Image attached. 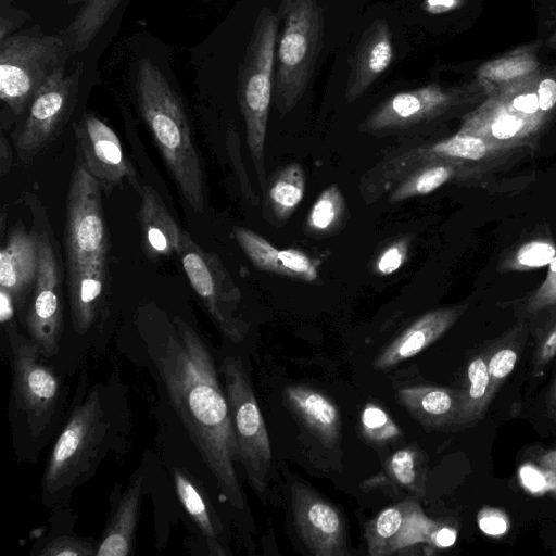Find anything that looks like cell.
<instances>
[{"mask_svg":"<svg viewBox=\"0 0 556 556\" xmlns=\"http://www.w3.org/2000/svg\"><path fill=\"white\" fill-rule=\"evenodd\" d=\"M232 235L247 257L260 270L304 282L317 280L316 262L301 250H278L264 237L244 227H235Z\"/></svg>","mask_w":556,"mask_h":556,"instance_id":"21","label":"cell"},{"mask_svg":"<svg viewBox=\"0 0 556 556\" xmlns=\"http://www.w3.org/2000/svg\"><path fill=\"white\" fill-rule=\"evenodd\" d=\"M292 412L327 447H333L341 433V417L337 405L325 393L302 384L285 388Z\"/></svg>","mask_w":556,"mask_h":556,"instance_id":"25","label":"cell"},{"mask_svg":"<svg viewBox=\"0 0 556 556\" xmlns=\"http://www.w3.org/2000/svg\"><path fill=\"white\" fill-rule=\"evenodd\" d=\"M12 0H0V11H3L11 7Z\"/></svg>","mask_w":556,"mask_h":556,"instance_id":"51","label":"cell"},{"mask_svg":"<svg viewBox=\"0 0 556 556\" xmlns=\"http://www.w3.org/2000/svg\"><path fill=\"white\" fill-rule=\"evenodd\" d=\"M177 496L206 540L211 555H226L219 542L223 527L207 496L198 483L184 470H174Z\"/></svg>","mask_w":556,"mask_h":556,"instance_id":"28","label":"cell"},{"mask_svg":"<svg viewBox=\"0 0 556 556\" xmlns=\"http://www.w3.org/2000/svg\"><path fill=\"white\" fill-rule=\"evenodd\" d=\"M169 402L215 478L220 498L243 511L245 501L236 472L238 447L226 393L213 356L182 318L151 352Z\"/></svg>","mask_w":556,"mask_h":556,"instance_id":"1","label":"cell"},{"mask_svg":"<svg viewBox=\"0 0 556 556\" xmlns=\"http://www.w3.org/2000/svg\"><path fill=\"white\" fill-rule=\"evenodd\" d=\"M438 523L426 516L416 501L406 500L389 506L366 525L368 553L386 556L417 543L429 544Z\"/></svg>","mask_w":556,"mask_h":556,"instance_id":"17","label":"cell"},{"mask_svg":"<svg viewBox=\"0 0 556 556\" xmlns=\"http://www.w3.org/2000/svg\"><path fill=\"white\" fill-rule=\"evenodd\" d=\"M13 153L7 138L1 134L0 139V176L7 175L12 165Z\"/></svg>","mask_w":556,"mask_h":556,"instance_id":"48","label":"cell"},{"mask_svg":"<svg viewBox=\"0 0 556 556\" xmlns=\"http://www.w3.org/2000/svg\"><path fill=\"white\" fill-rule=\"evenodd\" d=\"M72 53L67 38L43 34L38 27L0 40V98L21 115L46 80L65 66Z\"/></svg>","mask_w":556,"mask_h":556,"instance_id":"7","label":"cell"},{"mask_svg":"<svg viewBox=\"0 0 556 556\" xmlns=\"http://www.w3.org/2000/svg\"><path fill=\"white\" fill-rule=\"evenodd\" d=\"M459 0H425L422 9L431 14H441L458 7Z\"/></svg>","mask_w":556,"mask_h":556,"instance_id":"47","label":"cell"},{"mask_svg":"<svg viewBox=\"0 0 556 556\" xmlns=\"http://www.w3.org/2000/svg\"><path fill=\"white\" fill-rule=\"evenodd\" d=\"M29 20L26 11L8 8L0 11V40L14 34V30Z\"/></svg>","mask_w":556,"mask_h":556,"instance_id":"43","label":"cell"},{"mask_svg":"<svg viewBox=\"0 0 556 556\" xmlns=\"http://www.w3.org/2000/svg\"><path fill=\"white\" fill-rule=\"evenodd\" d=\"M361 430L368 442L378 445L389 444L402 435L390 415L374 403H367L362 410Z\"/></svg>","mask_w":556,"mask_h":556,"instance_id":"35","label":"cell"},{"mask_svg":"<svg viewBox=\"0 0 556 556\" xmlns=\"http://www.w3.org/2000/svg\"><path fill=\"white\" fill-rule=\"evenodd\" d=\"M556 257V245L548 240H531L520 245L504 262L506 270L523 271L544 267Z\"/></svg>","mask_w":556,"mask_h":556,"instance_id":"36","label":"cell"},{"mask_svg":"<svg viewBox=\"0 0 556 556\" xmlns=\"http://www.w3.org/2000/svg\"><path fill=\"white\" fill-rule=\"evenodd\" d=\"M81 73V63L70 75L60 67L36 93L15 141L22 156L37 153L59 132L75 106Z\"/></svg>","mask_w":556,"mask_h":556,"instance_id":"13","label":"cell"},{"mask_svg":"<svg viewBox=\"0 0 556 556\" xmlns=\"http://www.w3.org/2000/svg\"><path fill=\"white\" fill-rule=\"evenodd\" d=\"M410 243L409 237H402L384 247L372 263L374 273L389 276L397 271L407 261Z\"/></svg>","mask_w":556,"mask_h":556,"instance_id":"37","label":"cell"},{"mask_svg":"<svg viewBox=\"0 0 556 556\" xmlns=\"http://www.w3.org/2000/svg\"><path fill=\"white\" fill-rule=\"evenodd\" d=\"M399 403L422 426L444 428L456 426L460 390L435 386H408L397 390Z\"/></svg>","mask_w":556,"mask_h":556,"instance_id":"26","label":"cell"},{"mask_svg":"<svg viewBox=\"0 0 556 556\" xmlns=\"http://www.w3.org/2000/svg\"><path fill=\"white\" fill-rule=\"evenodd\" d=\"M40 237L21 227L14 228L0 252V288L21 307L39 269Z\"/></svg>","mask_w":556,"mask_h":556,"instance_id":"22","label":"cell"},{"mask_svg":"<svg viewBox=\"0 0 556 556\" xmlns=\"http://www.w3.org/2000/svg\"><path fill=\"white\" fill-rule=\"evenodd\" d=\"M459 96L439 85L401 91L384 99L359 124L370 136H414L422 127L444 117Z\"/></svg>","mask_w":556,"mask_h":556,"instance_id":"12","label":"cell"},{"mask_svg":"<svg viewBox=\"0 0 556 556\" xmlns=\"http://www.w3.org/2000/svg\"><path fill=\"white\" fill-rule=\"evenodd\" d=\"M124 0H86L67 28L72 53L84 51Z\"/></svg>","mask_w":556,"mask_h":556,"instance_id":"31","label":"cell"},{"mask_svg":"<svg viewBox=\"0 0 556 556\" xmlns=\"http://www.w3.org/2000/svg\"><path fill=\"white\" fill-rule=\"evenodd\" d=\"M556 356V324L538 344L533 358V375L539 376Z\"/></svg>","mask_w":556,"mask_h":556,"instance_id":"42","label":"cell"},{"mask_svg":"<svg viewBox=\"0 0 556 556\" xmlns=\"http://www.w3.org/2000/svg\"><path fill=\"white\" fill-rule=\"evenodd\" d=\"M519 480L522 488L533 495H556V470L527 463L519 469Z\"/></svg>","mask_w":556,"mask_h":556,"instance_id":"39","label":"cell"},{"mask_svg":"<svg viewBox=\"0 0 556 556\" xmlns=\"http://www.w3.org/2000/svg\"><path fill=\"white\" fill-rule=\"evenodd\" d=\"M112 434V420L100 391L94 388L73 407L48 458L42 477L47 506L61 504L88 479Z\"/></svg>","mask_w":556,"mask_h":556,"instance_id":"4","label":"cell"},{"mask_svg":"<svg viewBox=\"0 0 556 556\" xmlns=\"http://www.w3.org/2000/svg\"><path fill=\"white\" fill-rule=\"evenodd\" d=\"M98 544L93 541L68 534L48 541L39 551L40 556H91L96 555Z\"/></svg>","mask_w":556,"mask_h":556,"instance_id":"38","label":"cell"},{"mask_svg":"<svg viewBox=\"0 0 556 556\" xmlns=\"http://www.w3.org/2000/svg\"><path fill=\"white\" fill-rule=\"evenodd\" d=\"M491 152L481 138L459 131L437 141L406 144L388 152L362 176L359 197L366 204H371L406 175L424 165L435 162L467 165L488 157Z\"/></svg>","mask_w":556,"mask_h":556,"instance_id":"11","label":"cell"},{"mask_svg":"<svg viewBox=\"0 0 556 556\" xmlns=\"http://www.w3.org/2000/svg\"><path fill=\"white\" fill-rule=\"evenodd\" d=\"M278 15L264 8L257 15L238 71L237 98L245 123L247 144L262 191L266 187L265 141L273 97Z\"/></svg>","mask_w":556,"mask_h":556,"instance_id":"5","label":"cell"},{"mask_svg":"<svg viewBox=\"0 0 556 556\" xmlns=\"http://www.w3.org/2000/svg\"><path fill=\"white\" fill-rule=\"evenodd\" d=\"M139 192L141 203L138 217L147 256L156 261L177 253L184 230L178 227L159 193L151 186H143Z\"/></svg>","mask_w":556,"mask_h":556,"instance_id":"23","label":"cell"},{"mask_svg":"<svg viewBox=\"0 0 556 556\" xmlns=\"http://www.w3.org/2000/svg\"><path fill=\"white\" fill-rule=\"evenodd\" d=\"M346 201L336 184L325 188L308 211L305 229L319 237L330 236L340 230L346 218Z\"/></svg>","mask_w":556,"mask_h":556,"instance_id":"32","label":"cell"},{"mask_svg":"<svg viewBox=\"0 0 556 556\" xmlns=\"http://www.w3.org/2000/svg\"><path fill=\"white\" fill-rule=\"evenodd\" d=\"M554 305H556V257L548 264L544 281L529 299L528 311L538 313Z\"/></svg>","mask_w":556,"mask_h":556,"instance_id":"40","label":"cell"},{"mask_svg":"<svg viewBox=\"0 0 556 556\" xmlns=\"http://www.w3.org/2000/svg\"><path fill=\"white\" fill-rule=\"evenodd\" d=\"M283 28L278 41L275 106L280 117L302 99L324 39L325 16L319 0H281Z\"/></svg>","mask_w":556,"mask_h":556,"instance_id":"6","label":"cell"},{"mask_svg":"<svg viewBox=\"0 0 556 556\" xmlns=\"http://www.w3.org/2000/svg\"><path fill=\"white\" fill-rule=\"evenodd\" d=\"M306 187L302 166L292 162L279 168L266 182L264 216L275 225L285 224L301 204Z\"/></svg>","mask_w":556,"mask_h":556,"instance_id":"27","label":"cell"},{"mask_svg":"<svg viewBox=\"0 0 556 556\" xmlns=\"http://www.w3.org/2000/svg\"><path fill=\"white\" fill-rule=\"evenodd\" d=\"M536 94L540 111H549L556 104V81L551 78L543 79L539 84Z\"/></svg>","mask_w":556,"mask_h":556,"instance_id":"45","label":"cell"},{"mask_svg":"<svg viewBox=\"0 0 556 556\" xmlns=\"http://www.w3.org/2000/svg\"><path fill=\"white\" fill-rule=\"evenodd\" d=\"M77 155L101 187H114L124 180L138 187L135 168L126 157L116 132L91 113H84L75 125Z\"/></svg>","mask_w":556,"mask_h":556,"instance_id":"16","label":"cell"},{"mask_svg":"<svg viewBox=\"0 0 556 556\" xmlns=\"http://www.w3.org/2000/svg\"><path fill=\"white\" fill-rule=\"evenodd\" d=\"M12 352V406L17 426L33 443H43L62 408V384L39 346L18 333H10Z\"/></svg>","mask_w":556,"mask_h":556,"instance_id":"8","label":"cell"},{"mask_svg":"<svg viewBox=\"0 0 556 556\" xmlns=\"http://www.w3.org/2000/svg\"><path fill=\"white\" fill-rule=\"evenodd\" d=\"M177 254L218 330L231 342H241L250 327L241 309V291L218 255L202 249L186 231Z\"/></svg>","mask_w":556,"mask_h":556,"instance_id":"10","label":"cell"},{"mask_svg":"<svg viewBox=\"0 0 556 556\" xmlns=\"http://www.w3.org/2000/svg\"><path fill=\"white\" fill-rule=\"evenodd\" d=\"M86 0H66V2L70 4V5H74V4H78V3H84Z\"/></svg>","mask_w":556,"mask_h":556,"instance_id":"52","label":"cell"},{"mask_svg":"<svg viewBox=\"0 0 556 556\" xmlns=\"http://www.w3.org/2000/svg\"><path fill=\"white\" fill-rule=\"evenodd\" d=\"M477 521L480 530L490 536H502L510 528L508 516L501 509L483 507L479 510Z\"/></svg>","mask_w":556,"mask_h":556,"instance_id":"41","label":"cell"},{"mask_svg":"<svg viewBox=\"0 0 556 556\" xmlns=\"http://www.w3.org/2000/svg\"><path fill=\"white\" fill-rule=\"evenodd\" d=\"M15 306L16 305L11 293L0 288V321L2 325L11 321Z\"/></svg>","mask_w":556,"mask_h":556,"instance_id":"46","label":"cell"},{"mask_svg":"<svg viewBox=\"0 0 556 556\" xmlns=\"http://www.w3.org/2000/svg\"><path fill=\"white\" fill-rule=\"evenodd\" d=\"M467 307V304H458L425 313L377 355L374 368L386 370L414 357L441 338Z\"/></svg>","mask_w":556,"mask_h":556,"instance_id":"18","label":"cell"},{"mask_svg":"<svg viewBox=\"0 0 556 556\" xmlns=\"http://www.w3.org/2000/svg\"><path fill=\"white\" fill-rule=\"evenodd\" d=\"M526 338L525 325H516L492 351L486 354L491 392L496 394L514 370Z\"/></svg>","mask_w":556,"mask_h":556,"instance_id":"33","label":"cell"},{"mask_svg":"<svg viewBox=\"0 0 556 556\" xmlns=\"http://www.w3.org/2000/svg\"><path fill=\"white\" fill-rule=\"evenodd\" d=\"M298 532L315 556H349L348 534L340 510L302 482L291 486Z\"/></svg>","mask_w":556,"mask_h":556,"instance_id":"15","label":"cell"},{"mask_svg":"<svg viewBox=\"0 0 556 556\" xmlns=\"http://www.w3.org/2000/svg\"><path fill=\"white\" fill-rule=\"evenodd\" d=\"M538 462L544 468L556 470V450L543 454Z\"/></svg>","mask_w":556,"mask_h":556,"instance_id":"50","label":"cell"},{"mask_svg":"<svg viewBox=\"0 0 556 556\" xmlns=\"http://www.w3.org/2000/svg\"><path fill=\"white\" fill-rule=\"evenodd\" d=\"M546 407L548 415L556 422V375L546 396Z\"/></svg>","mask_w":556,"mask_h":556,"instance_id":"49","label":"cell"},{"mask_svg":"<svg viewBox=\"0 0 556 556\" xmlns=\"http://www.w3.org/2000/svg\"><path fill=\"white\" fill-rule=\"evenodd\" d=\"M25 327L46 357L58 352L64 329L62 281L53 247L46 236H40L39 269Z\"/></svg>","mask_w":556,"mask_h":556,"instance_id":"14","label":"cell"},{"mask_svg":"<svg viewBox=\"0 0 556 556\" xmlns=\"http://www.w3.org/2000/svg\"><path fill=\"white\" fill-rule=\"evenodd\" d=\"M420 464L418 451L414 447L401 448L387 460V475L397 486L408 489L420 496L424 494Z\"/></svg>","mask_w":556,"mask_h":556,"instance_id":"34","label":"cell"},{"mask_svg":"<svg viewBox=\"0 0 556 556\" xmlns=\"http://www.w3.org/2000/svg\"><path fill=\"white\" fill-rule=\"evenodd\" d=\"M64 241L72 321L78 333H85L104 305L109 238L101 185L78 155L66 198Z\"/></svg>","mask_w":556,"mask_h":556,"instance_id":"2","label":"cell"},{"mask_svg":"<svg viewBox=\"0 0 556 556\" xmlns=\"http://www.w3.org/2000/svg\"><path fill=\"white\" fill-rule=\"evenodd\" d=\"M467 386L460 389V406L456 426H470L485 414L493 394L484 354L476 355L467 366Z\"/></svg>","mask_w":556,"mask_h":556,"instance_id":"30","label":"cell"},{"mask_svg":"<svg viewBox=\"0 0 556 556\" xmlns=\"http://www.w3.org/2000/svg\"><path fill=\"white\" fill-rule=\"evenodd\" d=\"M457 540V530L451 526L440 525L435 527L430 536L429 544L435 548H448Z\"/></svg>","mask_w":556,"mask_h":556,"instance_id":"44","label":"cell"},{"mask_svg":"<svg viewBox=\"0 0 556 556\" xmlns=\"http://www.w3.org/2000/svg\"><path fill=\"white\" fill-rule=\"evenodd\" d=\"M466 165L448 162H435L424 165L401 179L389 192V203L396 204L405 200L432 193L444 184L463 175Z\"/></svg>","mask_w":556,"mask_h":556,"instance_id":"29","label":"cell"},{"mask_svg":"<svg viewBox=\"0 0 556 556\" xmlns=\"http://www.w3.org/2000/svg\"><path fill=\"white\" fill-rule=\"evenodd\" d=\"M220 370L233 422L238 459L254 492L265 502L273 454L264 418L241 359L225 357Z\"/></svg>","mask_w":556,"mask_h":556,"instance_id":"9","label":"cell"},{"mask_svg":"<svg viewBox=\"0 0 556 556\" xmlns=\"http://www.w3.org/2000/svg\"><path fill=\"white\" fill-rule=\"evenodd\" d=\"M541 125L507 104L481 109L470 114L458 131L481 138L493 152H498L530 142Z\"/></svg>","mask_w":556,"mask_h":556,"instance_id":"19","label":"cell"},{"mask_svg":"<svg viewBox=\"0 0 556 556\" xmlns=\"http://www.w3.org/2000/svg\"><path fill=\"white\" fill-rule=\"evenodd\" d=\"M143 494V477L138 472L130 480L114 506L97 547V556L131 554Z\"/></svg>","mask_w":556,"mask_h":556,"instance_id":"24","label":"cell"},{"mask_svg":"<svg viewBox=\"0 0 556 556\" xmlns=\"http://www.w3.org/2000/svg\"><path fill=\"white\" fill-rule=\"evenodd\" d=\"M392 34L384 20H376L363 33L355 49L345 87L349 103L361 98L389 67L393 59Z\"/></svg>","mask_w":556,"mask_h":556,"instance_id":"20","label":"cell"},{"mask_svg":"<svg viewBox=\"0 0 556 556\" xmlns=\"http://www.w3.org/2000/svg\"><path fill=\"white\" fill-rule=\"evenodd\" d=\"M135 91L139 112L181 197L197 214H202V165L180 97L150 59L139 62Z\"/></svg>","mask_w":556,"mask_h":556,"instance_id":"3","label":"cell"}]
</instances>
